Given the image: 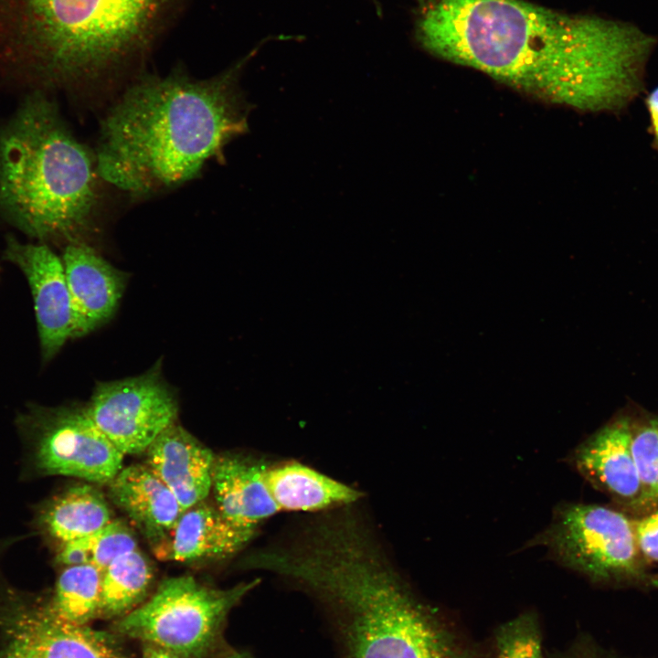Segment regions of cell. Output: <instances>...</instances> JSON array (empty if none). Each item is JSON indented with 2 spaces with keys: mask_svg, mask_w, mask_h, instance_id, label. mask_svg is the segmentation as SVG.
Returning a JSON list of instances; mask_svg holds the SVG:
<instances>
[{
  "mask_svg": "<svg viewBox=\"0 0 658 658\" xmlns=\"http://www.w3.org/2000/svg\"><path fill=\"white\" fill-rule=\"evenodd\" d=\"M416 36L437 57L589 111L620 109L637 95L655 45L631 23L524 0H424Z\"/></svg>",
  "mask_w": 658,
  "mask_h": 658,
  "instance_id": "obj_1",
  "label": "cell"
},
{
  "mask_svg": "<svg viewBox=\"0 0 658 658\" xmlns=\"http://www.w3.org/2000/svg\"><path fill=\"white\" fill-rule=\"evenodd\" d=\"M340 508L254 556L327 612L343 658H478L419 599L358 516Z\"/></svg>",
  "mask_w": 658,
  "mask_h": 658,
  "instance_id": "obj_2",
  "label": "cell"
},
{
  "mask_svg": "<svg viewBox=\"0 0 658 658\" xmlns=\"http://www.w3.org/2000/svg\"><path fill=\"white\" fill-rule=\"evenodd\" d=\"M255 53L209 79L183 72L133 84L103 119L95 154L99 177L133 196L176 187L220 160L249 132L254 107L239 77Z\"/></svg>",
  "mask_w": 658,
  "mask_h": 658,
  "instance_id": "obj_3",
  "label": "cell"
},
{
  "mask_svg": "<svg viewBox=\"0 0 658 658\" xmlns=\"http://www.w3.org/2000/svg\"><path fill=\"white\" fill-rule=\"evenodd\" d=\"M95 156L36 91L0 131V210L29 237L82 241L99 202Z\"/></svg>",
  "mask_w": 658,
  "mask_h": 658,
  "instance_id": "obj_4",
  "label": "cell"
},
{
  "mask_svg": "<svg viewBox=\"0 0 658 658\" xmlns=\"http://www.w3.org/2000/svg\"><path fill=\"white\" fill-rule=\"evenodd\" d=\"M173 0H16V36L40 77H95L144 48Z\"/></svg>",
  "mask_w": 658,
  "mask_h": 658,
  "instance_id": "obj_5",
  "label": "cell"
},
{
  "mask_svg": "<svg viewBox=\"0 0 658 658\" xmlns=\"http://www.w3.org/2000/svg\"><path fill=\"white\" fill-rule=\"evenodd\" d=\"M529 546L545 547L557 562L593 581L658 585L639 548L634 518L610 506L560 504Z\"/></svg>",
  "mask_w": 658,
  "mask_h": 658,
  "instance_id": "obj_6",
  "label": "cell"
},
{
  "mask_svg": "<svg viewBox=\"0 0 658 658\" xmlns=\"http://www.w3.org/2000/svg\"><path fill=\"white\" fill-rule=\"evenodd\" d=\"M257 584L222 589L192 576L169 578L148 600L119 618L114 629L178 658H203L219 639L229 611Z\"/></svg>",
  "mask_w": 658,
  "mask_h": 658,
  "instance_id": "obj_7",
  "label": "cell"
},
{
  "mask_svg": "<svg viewBox=\"0 0 658 658\" xmlns=\"http://www.w3.org/2000/svg\"><path fill=\"white\" fill-rule=\"evenodd\" d=\"M85 409L124 455L138 454L176 422L178 402L159 361L142 375L98 382Z\"/></svg>",
  "mask_w": 658,
  "mask_h": 658,
  "instance_id": "obj_8",
  "label": "cell"
},
{
  "mask_svg": "<svg viewBox=\"0 0 658 658\" xmlns=\"http://www.w3.org/2000/svg\"><path fill=\"white\" fill-rule=\"evenodd\" d=\"M36 436V462L46 474L109 483L124 454L100 430L85 407L38 409L29 416Z\"/></svg>",
  "mask_w": 658,
  "mask_h": 658,
  "instance_id": "obj_9",
  "label": "cell"
},
{
  "mask_svg": "<svg viewBox=\"0 0 658 658\" xmlns=\"http://www.w3.org/2000/svg\"><path fill=\"white\" fill-rule=\"evenodd\" d=\"M0 658H123L101 634L58 618L48 600L0 606Z\"/></svg>",
  "mask_w": 658,
  "mask_h": 658,
  "instance_id": "obj_10",
  "label": "cell"
},
{
  "mask_svg": "<svg viewBox=\"0 0 658 658\" xmlns=\"http://www.w3.org/2000/svg\"><path fill=\"white\" fill-rule=\"evenodd\" d=\"M4 256L28 281L42 358L49 360L73 339V313L62 260L46 243H22L14 237H8Z\"/></svg>",
  "mask_w": 658,
  "mask_h": 658,
  "instance_id": "obj_11",
  "label": "cell"
},
{
  "mask_svg": "<svg viewBox=\"0 0 658 658\" xmlns=\"http://www.w3.org/2000/svg\"><path fill=\"white\" fill-rule=\"evenodd\" d=\"M631 430L632 417H617L580 443L568 462L596 489L641 515L648 505L631 450Z\"/></svg>",
  "mask_w": 658,
  "mask_h": 658,
  "instance_id": "obj_12",
  "label": "cell"
},
{
  "mask_svg": "<svg viewBox=\"0 0 658 658\" xmlns=\"http://www.w3.org/2000/svg\"><path fill=\"white\" fill-rule=\"evenodd\" d=\"M61 260L71 300L73 338H78L111 319L128 277L84 241L66 244Z\"/></svg>",
  "mask_w": 658,
  "mask_h": 658,
  "instance_id": "obj_13",
  "label": "cell"
},
{
  "mask_svg": "<svg viewBox=\"0 0 658 658\" xmlns=\"http://www.w3.org/2000/svg\"><path fill=\"white\" fill-rule=\"evenodd\" d=\"M145 464L170 489L182 512L211 493L213 451L176 422L146 450Z\"/></svg>",
  "mask_w": 658,
  "mask_h": 658,
  "instance_id": "obj_14",
  "label": "cell"
},
{
  "mask_svg": "<svg viewBox=\"0 0 658 658\" xmlns=\"http://www.w3.org/2000/svg\"><path fill=\"white\" fill-rule=\"evenodd\" d=\"M255 535L232 524L216 504L203 501L183 511L168 536L153 550L164 561L222 560L240 552Z\"/></svg>",
  "mask_w": 658,
  "mask_h": 658,
  "instance_id": "obj_15",
  "label": "cell"
},
{
  "mask_svg": "<svg viewBox=\"0 0 658 658\" xmlns=\"http://www.w3.org/2000/svg\"><path fill=\"white\" fill-rule=\"evenodd\" d=\"M269 462L244 454L216 456L212 489L215 504L235 525L257 533L280 510L265 482Z\"/></svg>",
  "mask_w": 658,
  "mask_h": 658,
  "instance_id": "obj_16",
  "label": "cell"
},
{
  "mask_svg": "<svg viewBox=\"0 0 658 658\" xmlns=\"http://www.w3.org/2000/svg\"><path fill=\"white\" fill-rule=\"evenodd\" d=\"M108 485L112 503L153 547L168 536L182 509L174 494L145 463L122 467Z\"/></svg>",
  "mask_w": 658,
  "mask_h": 658,
  "instance_id": "obj_17",
  "label": "cell"
},
{
  "mask_svg": "<svg viewBox=\"0 0 658 658\" xmlns=\"http://www.w3.org/2000/svg\"><path fill=\"white\" fill-rule=\"evenodd\" d=\"M265 482L280 512H328L361 498L356 489L295 461L269 463Z\"/></svg>",
  "mask_w": 658,
  "mask_h": 658,
  "instance_id": "obj_18",
  "label": "cell"
},
{
  "mask_svg": "<svg viewBox=\"0 0 658 658\" xmlns=\"http://www.w3.org/2000/svg\"><path fill=\"white\" fill-rule=\"evenodd\" d=\"M40 520L48 534L62 544L97 532L112 517L107 499L97 488L78 484L54 498Z\"/></svg>",
  "mask_w": 658,
  "mask_h": 658,
  "instance_id": "obj_19",
  "label": "cell"
},
{
  "mask_svg": "<svg viewBox=\"0 0 658 658\" xmlns=\"http://www.w3.org/2000/svg\"><path fill=\"white\" fill-rule=\"evenodd\" d=\"M153 580L150 561L138 548L115 559L102 573L99 615L121 618L142 603Z\"/></svg>",
  "mask_w": 658,
  "mask_h": 658,
  "instance_id": "obj_20",
  "label": "cell"
},
{
  "mask_svg": "<svg viewBox=\"0 0 658 658\" xmlns=\"http://www.w3.org/2000/svg\"><path fill=\"white\" fill-rule=\"evenodd\" d=\"M101 573L90 565L66 567L48 600L61 620L86 626L99 615Z\"/></svg>",
  "mask_w": 658,
  "mask_h": 658,
  "instance_id": "obj_21",
  "label": "cell"
},
{
  "mask_svg": "<svg viewBox=\"0 0 658 658\" xmlns=\"http://www.w3.org/2000/svg\"><path fill=\"white\" fill-rule=\"evenodd\" d=\"M135 549L137 540L132 529L112 519L88 536L62 543L56 561L66 567L90 565L102 573L119 557Z\"/></svg>",
  "mask_w": 658,
  "mask_h": 658,
  "instance_id": "obj_22",
  "label": "cell"
},
{
  "mask_svg": "<svg viewBox=\"0 0 658 658\" xmlns=\"http://www.w3.org/2000/svg\"><path fill=\"white\" fill-rule=\"evenodd\" d=\"M631 450L648 511L658 506V418H632Z\"/></svg>",
  "mask_w": 658,
  "mask_h": 658,
  "instance_id": "obj_23",
  "label": "cell"
},
{
  "mask_svg": "<svg viewBox=\"0 0 658 658\" xmlns=\"http://www.w3.org/2000/svg\"><path fill=\"white\" fill-rule=\"evenodd\" d=\"M494 658H544L541 630L535 614H520L498 628Z\"/></svg>",
  "mask_w": 658,
  "mask_h": 658,
  "instance_id": "obj_24",
  "label": "cell"
},
{
  "mask_svg": "<svg viewBox=\"0 0 658 658\" xmlns=\"http://www.w3.org/2000/svg\"><path fill=\"white\" fill-rule=\"evenodd\" d=\"M639 548L652 566L658 564V506L634 517Z\"/></svg>",
  "mask_w": 658,
  "mask_h": 658,
  "instance_id": "obj_25",
  "label": "cell"
},
{
  "mask_svg": "<svg viewBox=\"0 0 658 658\" xmlns=\"http://www.w3.org/2000/svg\"><path fill=\"white\" fill-rule=\"evenodd\" d=\"M646 105L650 113L652 132L658 148V87L647 97Z\"/></svg>",
  "mask_w": 658,
  "mask_h": 658,
  "instance_id": "obj_26",
  "label": "cell"
},
{
  "mask_svg": "<svg viewBox=\"0 0 658 658\" xmlns=\"http://www.w3.org/2000/svg\"><path fill=\"white\" fill-rule=\"evenodd\" d=\"M143 658H178L174 654L154 645L146 644Z\"/></svg>",
  "mask_w": 658,
  "mask_h": 658,
  "instance_id": "obj_27",
  "label": "cell"
},
{
  "mask_svg": "<svg viewBox=\"0 0 658 658\" xmlns=\"http://www.w3.org/2000/svg\"><path fill=\"white\" fill-rule=\"evenodd\" d=\"M227 658H251L248 654L245 653H234L228 655Z\"/></svg>",
  "mask_w": 658,
  "mask_h": 658,
  "instance_id": "obj_28",
  "label": "cell"
}]
</instances>
